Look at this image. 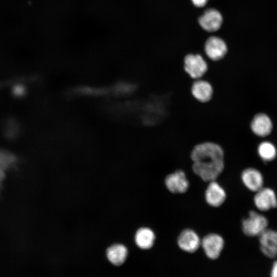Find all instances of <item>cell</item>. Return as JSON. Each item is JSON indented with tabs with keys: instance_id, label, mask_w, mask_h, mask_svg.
I'll return each mask as SVG.
<instances>
[{
	"instance_id": "obj_4",
	"label": "cell",
	"mask_w": 277,
	"mask_h": 277,
	"mask_svg": "<svg viewBox=\"0 0 277 277\" xmlns=\"http://www.w3.org/2000/svg\"><path fill=\"white\" fill-rule=\"evenodd\" d=\"M167 188L173 193L185 192L189 187V181L186 172L182 169H177L169 173L165 179Z\"/></svg>"
},
{
	"instance_id": "obj_19",
	"label": "cell",
	"mask_w": 277,
	"mask_h": 277,
	"mask_svg": "<svg viewBox=\"0 0 277 277\" xmlns=\"http://www.w3.org/2000/svg\"><path fill=\"white\" fill-rule=\"evenodd\" d=\"M258 152L260 157L265 161L273 160L276 155L274 146L269 142H264L259 144Z\"/></svg>"
},
{
	"instance_id": "obj_5",
	"label": "cell",
	"mask_w": 277,
	"mask_h": 277,
	"mask_svg": "<svg viewBox=\"0 0 277 277\" xmlns=\"http://www.w3.org/2000/svg\"><path fill=\"white\" fill-rule=\"evenodd\" d=\"M201 245L206 255L211 260H215L219 257L223 249L224 241L221 235L210 233L203 238Z\"/></svg>"
},
{
	"instance_id": "obj_20",
	"label": "cell",
	"mask_w": 277,
	"mask_h": 277,
	"mask_svg": "<svg viewBox=\"0 0 277 277\" xmlns=\"http://www.w3.org/2000/svg\"><path fill=\"white\" fill-rule=\"evenodd\" d=\"M29 92L28 87L26 84L22 82H17L12 84L10 92L14 97L21 99L27 96Z\"/></svg>"
},
{
	"instance_id": "obj_10",
	"label": "cell",
	"mask_w": 277,
	"mask_h": 277,
	"mask_svg": "<svg viewBox=\"0 0 277 277\" xmlns=\"http://www.w3.org/2000/svg\"><path fill=\"white\" fill-rule=\"evenodd\" d=\"M201 242L197 234L189 229L182 231L177 238V245L180 248L189 253L196 251L201 246Z\"/></svg>"
},
{
	"instance_id": "obj_1",
	"label": "cell",
	"mask_w": 277,
	"mask_h": 277,
	"mask_svg": "<svg viewBox=\"0 0 277 277\" xmlns=\"http://www.w3.org/2000/svg\"><path fill=\"white\" fill-rule=\"evenodd\" d=\"M190 158L193 173L204 182L216 180L224 169V152L215 143L204 142L196 145Z\"/></svg>"
},
{
	"instance_id": "obj_11",
	"label": "cell",
	"mask_w": 277,
	"mask_h": 277,
	"mask_svg": "<svg viewBox=\"0 0 277 277\" xmlns=\"http://www.w3.org/2000/svg\"><path fill=\"white\" fill-rule=\"evenodd\" d=\"M222 22L221 14L214 9L206 10L199 19L201 26L208 32H214L219 30Z\"/></svg>"
},
{
	"instance_id": "obj_14",
	"label": "cell",
	"mask_w": 277,
	"mask_h": 277,
	"mask_svg": "<svg viewBox=\"0 0 277 277\" xmlns=\"http://www.w3.org/2000/svg\"><path fill=\"white\" fill-rule=\"evenodd\" d=\"M241 179L250 191L256 192L263 187V177L261 173L254 168L245 169L241 173Z\"/></svg>"
},
{
	"instance_id": "obj_22",
	"label": "cell",
	"mask_w": 277,
	"mask_h": 277,
	"mask_svg": "<svg viewBox=\"0 0 277 277\" xmlns=\"http://www.w3.org/2000/svg\"><path fill=\"white\" fill-rule=\"evenodd\" d=\"M270 275L272 277H277V261L273 264Z\"/></svg>"
},
{
	"instance_id": "obj_13",
	"label": "cell",
	"mask_w": 277,
	"mask_h": 277,
	"mask_svg": "<svg viewBox=\"0 0 277 277\" xmlns=\"http://www.w3.org/2000/svg\"><path fill=\"white\" fill-rule=\"evenodd\" d=\"M250 128L256 135L260 137L269 135L272 129V124L270 118L264 113L255 114L250 123Z\"/></svg>"
},
{
	"instance_id": "obj_7",
	"label": "cell",
	"mask_w": 277,
	"mask_h": 277,
	"mask_svg": "<svg viewBox=\"0 0 277 277\" xmlns=\"http://www.w3.org/2000/svg\"><path fill=\"white\" fill-rule=\"evenodd\" d=\"M255 192L254 203L258 209L265 211L277 207V197L272 189L262 187Z\"/></svg>"
},
{
	"instance_id": "obj_3",
	"label": "cell",
	"mask_w": 277,
	"mask_h": 277,
	"mask_svg": "<svg viewBox=\"0 0 277 277\" xmlns=\"http://www.w3.org/2000/svg\"><path fill=\"white\" fill-rule=\"evenodd\" d=\"M268 224V220L265 216L254 211H251L248 217L242 222V229L247 236H259L267 229Z\"/></svg>"
},
{
	"instance_id": "obj_2",
	"label": "cell",
	"mask_w": 277,
	"mask_h": 277,
	"mask_svg": "<svg viewBox=\"0 0 277 277\" xmlns=\"http://www.w3.org/2000/svg\"><path fill=\"white\" fill-rule=\"evenodd\" d=\"M185 72L193 80L203 77L208 69V64L200 54H187L183 60Z\"/></svg>"
},
{
	"instance_id": "obj_16",
	"label": "cell",
	"mask_w": 277,
	"mask_h": 277,
	"mask_svg": "<svg viewBox=\"0 0 277 277\" xmlns=\"http://www.w3.org/2000/svg\"><path fill=\"white\" fill-rule=\"evenodd\" d=\"M155 236L153 231L148 228L139 229L135 234L136 245L141 249H148L153 246Z\"/></svg>"
},
{
	"instance_id": "obj_15",
	"label": "cell",
	"mask_w": 277,
	"mask_h": 277,
	"mask_svg": "<svg viewBox=\"0 0 277 277\" xmlns=\"http://www.w3.org/2000/svg\"><path fill=\"white\" fill-rule=\"evenodd\" d=\"M128 255L126 247L121 244H115L107 250V256L113 265L119 266L124 263Z\"/></svg>"
},
{
	"instance_id": "obj_12",
	"label": "cell",
	"mask_w": 277,
	"mask_h": 277,
	"mask_svg": "<svg viewBox=\"0 0 277 277\" xmlns=\"http://www.w3.org/2000/svg\"><path fill=\"white\" fill-rule=\"evenodd\" d=\"M205 191V200L210 206L217 207L225 201L226 193L223 188L216 181L209 182Z\"/></svg>"
},
{
	"instance_id": "obj_18",
	"label": "cell",
	"mask_w": 277,
	"mask_h": 277,
	"mask_svg": "<svg viewBox=\"0 0 277 277\" xmlns=\"http://www.w3.org/2000/svg\"><path fill=\"white\" fill-rule=\"evenodd\" d=\"M3 131L5 137L14 139L21 132V126L15 119L10 118L4 122Z\"/></svg>"
},
{
	"instance_id": "obj_9",
	"label": "cell",
	"mask_w": 277,
	"mask_h": 277,
	"mask_svg": "<svg viewBox=\"0 0 277 277\" xmlns=\"http://www.w3.org/2000/svg\"><path fill=\"white\" fill-rule=\"evenodd\" d=\"M205 50L207 57L211 61L217 62L225 56L227 48L226 43L222 38L212 36L207 40Z\"/></svg>"
},
{
	"instance_id": "obj_6",
	"label": "cell",
	"mask_w": 277,
	"mask_h": 277,
	"mask_svg": "<svg viewBox=\"0 0 277 277\" xmlns=\"http://www.w3.org/2000/svg\"><path fill=\"white\" fill-rule=\"evenodd\" d=\"M213 91L211 84L204 78L194 80L191 86L192 95L201 103L209 102L212 97Z\"/></svg>"
},
{
	"instance_id": "obj_8",
	"label": "cell",
	"mask_w": 277,
	"mask_h": 277,
	"mask_svg": "<svg viewBox=\"0 0 277 277\" xmlns=\"http://www.w3.org/2000/svg\"><path fill=\"white\" fill-rule=\"evenodd\" d=\"M260 248L267 257L274 259L277 257V231L266 229L259 235Z\"/></svg>"
},
{
	"instance_id": "obj_17",
	"label": "cell",
	"mask_w": 277,
	"mask_h": 277,
	"mask_svg": "<svg viewBox=\"0 0 277 277\" xmlns=\"http://www.w3.org/2000/svg\"><path fill=\"white\" fill-rule=\"evenodd\" d=\"M18 162L17 155L11 150L0 148V167L9 172L17 166Z\"/></svg>"
},
{
	"instance_id": "obj_21",
	"label": "cell",
	"mask_w": 277,
	"mask_h": 277,
	"mask_svg": "<svg viewBox=\"0 0 277 277\" xmlns=\"http://www.w3.org/2000/svg\"><path fill=\"white\" fill-rule=\"evenodd\" d=\"M194 5L197 7H204L208 2V0H191Z\"/></svg>"
}]
</instances>
